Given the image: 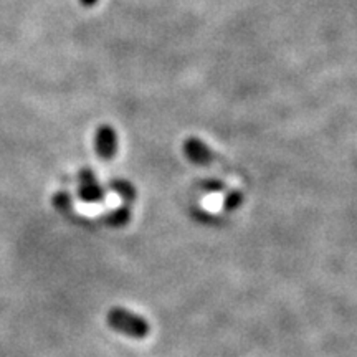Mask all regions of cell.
I'll return each mask as SVG.
<instances>
[{"instance_id": "5b68a950", "label": "cell", "mask_w": 357, "mask_h": 357, "mask_svg": "<svg viewBox=\"0 0 357 357\" xmlns=\"http://www.w3.org/2000/svg\"><path fill=\"white\" fill-rule=\"evenodd\" d=\"M114 189L118 190L119 194H123L126 199L134 197V190H132V187L129 185V184H124V182H116Z\"/></svg>"}, {"instance_id": "52a82bcc", "label": "cell", "mask_w": 357, "mask_h": 357, "mask_svg": "<svg viewBox=\"0 0 357 357\" xmlns=\"http://www.w3.org/2000/svg\"><path fill=\"white\" fill-rule=\"evenodd\" d=\"M79 3H82L83 7H93V6H96L98 0H79Z\"/></svg>"}, {"instance_id": "8992f818", "label": "cell", "mask_w": 357, "mask_h": 357, "mask_svg": "<svg viewBox=\"0 0 357 357\" xmlns=\"http://www.w3.org/2000/svg\"><path fill=\"white\" fill-rule=\"evenodd\" d=\"M240 204H242V194H240V192H235V194H231L229 200H227V207H229V208L238 207Z\"/></svg>"}, {"instance_id": "7a4b0ae2", "label": "cell", "mask_w": 357, "mask_h": 357, "mask_svg": "<svg viewBox=\"0 0 357 357\" xmlns=\"http://www.w3.org/2000/svg\"><path fill=\"white\" fill-rule=\"evenodd\" d=\"M95 149L101 159L109 160L114 158L116 151H118V137H116L114 129L108 124H102V126L98 128L95 136Z\"/></svg>"}, {"instance_id": "277c9868", "label": "cell", "mask_w": 357, "mask_h": 357, "mask_svg": "<svg viewBox=\"0 0 357 357\" xmlns=\"http://www.w3.org/2000/svg\"><path fill=\"white\" fill-rule=\"evenodd\" d=\"M79 182H82V189H79V195L86 204H95L101 199V189L96 184V178L93 176L91 171L84 169L79 172Z\"/></svg>"}, {"instance_id": "3957f363", "label": "cell", "mask_w": 357, "mask_h": 357, "mask_svg": "<svg viewBox=\"0 0 357 357\" xmlns=\"http://www.w3.org/2000/svg\"><path fill=\"white\" fill-rule=\"evenodd\" d=\"M184 154L189 158L190 162L199 166H211L213 162V153L204 144L202 141L190 137L184 142Z\"/></svg>"}, {"instance_id": "6da1fadb", "label": "cell", "mask_w": 357, "mask_h": 357, "mask_svg": "<svg viewBox=\"0 0 357 357\" xmlns=\"http://www.w3.org/2000/svg\"><path fill=\"white\" fill-rule=\"evenodd\" d=\"M108 324L116 333H121L124 336L132 339H144L149 336L151 326L139 314L123 310V307H113L108 312Z\"/></svg>"}]
</instances>
